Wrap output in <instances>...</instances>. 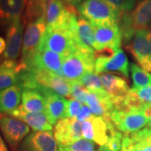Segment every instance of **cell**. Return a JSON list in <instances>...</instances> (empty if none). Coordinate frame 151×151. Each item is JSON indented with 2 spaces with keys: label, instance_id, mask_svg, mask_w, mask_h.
<instances>
[{
  "label": "cell",
  "instance_id": "obj_1",
  "mask_svg": "<svg viewBox=\"0 0 151 151\" xmlns=\"http://www.w3.org/2000/svg\"><path fill=\"white\" fill-rule=\"evenodd\" d=\"M95 50L76 44L71 54L65 58L60 76L70 81H77L86 72L95 71Z\"/></svg>",
  "mask_w": 151,
  "mask_h": 151
},
{
  "label": "cell",
  "instance_id": "obj_2",
  "mask_svg": "<svg viewBox=\"0 0 151 151\" xmlns=\"http://www.w3.org/2000/svg\"><path fill=\"white\" fill-rule=\"evenodd\" d=\"M77 11L92 25L97 26L117 24L121 15L106 0H84L77 6Z\"/></svg>",
  "mask_w": 151,
  "mask_h": 151
},
{
  "label": "cell",
  "instance_id": "obj_3",
  "mask_svg": "<svg viewBox=\"0 0 151 151\" xmlns=\"http://www.w3.org/2000/svg\"><path fill=\"white\" fill-rule=\"evenodd\" d=\"M46 30L44 16L28 23L22 44L21 62L24 64H27L41 50Z\"/></svg>",
  "mask_w": 151,
  "mask_h": 151
},
{
  "label": "cell",
  "instance_id": "obj_4",
  "mask_svg": "<svg viewBox=\"0 0 151 151\" xmlns=\"http://www.w3.org/2000/svg\"><path fill=\"white\" fill-rule=\"evenodd\" d=\"M76 14L74 7L65 4L63 0H46L44 14L46 29L69 30L71 19Z\"/></svg>",
  "mask_w": 151,
  "mask_h": 151
},
{
  "label": "cell",
  "instance_id": "obj_5",
  "mask_svg": "<svg viewBox=\"0 0 151 151\" xmlns=\"http://www.w3.org/2000/svg\"><path fill=\"white\" fill-rule=\"evenodd\" d=\"M95 73L116 71L129 78V60L121 49H103L95 51Z\"/></svg>",
  "mask_w": 151,
  "mask_h": 151
},
{
  "label": "cell",
  "instance_id": "obj_6",
  "mask_svg": "<svg viewBox=\"0 0 151 151\" xmlns=\"http://www.w3.org/2000/svg\"><path fill=\"white\" fill-rule=\"evenodd\" d=\"M117 129L111 120L92 115L82 123V137L100 146H105L110 137L116 134Z\"/></svg>",
  "mask_w": 151,
  "mask_h": 151
},
{
  "label": "cell",
  "instance_id": "obj_7",
  "mask_svg": "<svg viewBox=\"0 0 151 151\" xmlns=\"http://www.w3.org/2000/svg\"><path fill=\"white\" fill-rule=\"evenodd\" d=\"M127 50L137 60L141 68L151 71V30L138 29L127 45Z\"/></svg>",
  "mask_w": 151,
  "mask_h": 151
},
{
  "label": "cell",
  "instance_id": "obj_8",
  "mask_svg": "<svg viewBox=\"0 0 151 151\" xmlns=\"http://www.w3.org/2000/svg\"><path fill=\"white\" fill-rule=\"evenodd\" d=\"M0 129L12 151H18L19 144L29 134L30 128L19 119L0 114Z\"/></svg>",
  "mask_w": 151,
  "mask_h": 151
},
{
  "label": "cell",
  "instance_id": "obj_9",
  "mask_svg": "<svg viewBox=\"0 0 151 151\" xmlns=\"http://www.w3.org/2000/svg\"><path fill=\"white\" fill-rule=\"evenodd\" d=\"M110 119L114 127L124 134H129L144 129L149 123V119L143 111L124 112L113 110Z\"/></svg>",
  "mask_w": 151,
  "mask_h": 151
},
{
  "label": "cell",
  "instance_id": "obj_10",
  "mask_svg": "<svg viewBox=\"0 0 151 151\" xmlns=\"http://www.w3.org/2000/svg\"><path fill=\"white\" fill-rule=\"evenodd\" d=\"M42 48L48 49L66 58L74 51L76 43L68 29H47Z\"/></svg>",
  "mask_w": 151,
  "mask_h": 151
},
{
  "label": "cell",
  "instance_id": "obj_11",
  "mask_svg": "<svg viewBox=\"0 0 151 151\" xmlns=\"http://www.w3.org/2000/svg\"><path fill=\"white\" fill-rule=\"evenodd\" d=\"M92 26L95 35V51L103 49H120L123 38L118 23L103 26Z\"/></svg>",
  "mask_w": 151,
  "mask_h": 151
},
{
  "label": "cell",
  "instance_id": "obj_12",
  "mask_svg": "<svg viewBox=\"0 0 151 151\" xmlns=\"http://www.w3.org/2000/svg\"><path fill=\"white\" fill-rule=\"evenodd\" d=\"M64 60V56L48 49L41 48L35 57L24 65L25 69H41L60 76Z\"/></svg>",
  "mask_w": 151,
  "mask_h": 151
},
{
  "label": "cell",
  "instance_id": "obj_13",
  "mask_svg": "<svg viewBox=\"0 0 151 151\" xmlns=\"http://www.w3.org/2000/svg\"><path fill=\"white\" fill-rule=\"evenodd\" d=\"M54 134L58 145H69L83 139L82 124L76 117L60 119L55 126Z\"/></svg>",
  "mask_w": 151,
  "mask_h": 151
},
{
  "label": "cell",
  "instance_id": "obj_14",
  "mask_svg": "<svg viewBox=\"0 0 151 151\" xmlns=\"http://www.w3.org/2000/svg\"><path fill=\"white\" fill-rule=\"evenodd\" d=\"M19 151H58V143L52 131H34L22 142Z\"/></svg>",
  "mask_w": 151,
  "mask_h": 151
},
{
  "label": "cell",
  "instance_id": "obj_15",
  "mask_svg": "<svg viewBox=\"0 0 151 151\" xmlns=\"http://www.w3.org/2000/svg\"><path fill=\"white\" fill-rule=\"evenodd\" d=\"M24 24L21 18H17L8 27L6 35V50L4 54V60H15L22 50L24 38Z\"/></svg>",
  "mask_w": 151,
  "mask_h": 151
},
{
  "label": "cell",
  "instance_id": "obj_16",
  "mask_svg": "<svg viewBox=\"0 0 151 151\" xmlns=\"http://www.w3.org/2000/svg\"><path fill=\"white\" fill-rule=\"evenodd\" d=\"M86 105L91 108L92 113L105 120H111L110 115L113 111L112 98L104 91H89L86 97Z\"/></svg>",
  "mask_w": 151,
  "mask_h": 151
},
{
  "label": "cell",
  "instance_id": "obj_17",
  "mask_svg": "<svg viewBox=\"0 0 151 151\" xmlns=\"http://www.w3.org/2000/svg\"><path fill=\"white\" fill-rule=\"evenodd\" d=\"M5 115L19 119L29 126L35 132L38 131H51L52 124L45 113H29L24 111L19 106L14 111Z\"/></svg>",
  "mask_w": 151,
  "mask_h": 151
},
{
  "label": "cell",
  "instance_id": "obj_18",
  "mask_svg": "<svg viewBox=\"0 0 151 151\" xmlns=\"http://www.w3.org/2000/svg\"><path fill=\"white\" fill-rule=\"evenodd\" d=\"M40 92L43 94L45 99L46 114L52 125L56 124L60 119H65L67 100L49 89L43 90Z\"/></svg>",
  "mask_w": 151,
  "mask_h": 151
},
{
  "label": "cell",
  "instance_id": "obj_19",
  "mask_svg": "<svg viewBox=\"0 0 151 151\" xmlns=\"http://www.w3.org/2000/svg\"><path fill=\"white\" fill-rule=\"evenodd\" d=\"M25 69L23 62L4 60L0 64V90H4L19 83L20 73Z\"/></svg>",
  "mask_w": 151,
  "mask_h": 151
},
{
  "label": "cell",
  "instance_id": "obj_20",
  "mask_svg": "<svg viewBox=\"0 0 151 151\" xmlns=\"http://www.w3.org/2000/svg\"><path fill=\"white\" fill-rule=\"evenodd\" d=\"M28 0H0V28L9 26L17 18L21 17Z\"/></svg>",
  "mask_w": 151,
  "mask_h": 151
},
{
  "label": "cell",
  "instance_id": "obj_21",
  "mask_svg": "<svg viewBox=\"0 0 151 151\" xmlns=\"http://www.w3.org/2000/svg\"><path fill=\"white\" fill-rule=\"evenodd\" d=\"M103 88L112 99L124 97L129 92L128 83L123 78L110 73H102L100 75Z\"/></svg>",
  "mask_w": 151,
  "mask_h": 151
},
{
  "label": "cell",
  "instance_id": "obj_22",
  "mask_svg": "<svg viewBox=\"0 0 151 151\" xmlns=\"http://www.w3.org/2000/svg\"><path fill=\"white\" fill-rule=\"evenodd\" d=\"M23 87L16 84L0 91V113L4 114L14 111L19 107Z\"/></svg>",
  "mask_w": 151,
  "mask_h": 151
},
{
  "label": "cell",
  "instance_id": "obj_23",
  "mask_svg": "<svg viewBox=\"0 0 151 151\" xmlns=\"http://www.w3.org/2000/svg\"><path fill=\"white\" fill-rule=\"evenodd\" d=\"M20 107L29 113H46L45 97L41 92L35 89H23L22 104Z\"/></svg>",
  "mask_w": 151,
  "mask_h": 151
},
{
  "label": "cell",
  "instance_id": "obj_24",
  "mask_svg": "<svg viewBox=\"0 0 151 151\" xmlns=\"http://www.w3.org/2000/svg\"><path fill=\"white\" fill-rule=\"evenodd\" d=\"M135 29H146L151 23V0L140 1L130 14Z\"/></svg>",
  "mask_w": 151,
  "mask_h": 151
},
{
  "label": "cell",
  "instance_id": "obj_25",
  "mask_svg": "<svg viewBox=\"0 0 151 151\" xmlns=\"http://www.w3.org/2000/svg\"><path fill=\"white\" fill-rule=\"evenodd\" d=\"M131 76L133 80L132 89H139L142 87L151 86V74L139 67L134 63L130 65Z\"/></svg>",
  "mask_w": 151,
  "mask_h": 151
},
{
  "label": "cell",
  "instance_id": "obj_26",
  "mask_svg": "<svg viewBox=\"0 0 151 151\" xmlns=\"http://www.w3.org/2000/svg\"><path fill=\"white\" fill-rule=\"evenodd\" d=\"M89 91H104L100 76L94 72H86L77 80Z\"/></svg>",
  "mask_w": 151,
  "mask_h": 151
},
{
  "label": "cell",
  "instance_id": "obj_27",
  "mask_svg": "<svg viewBox=\"0 0 151 151\" xmlns=\"http://www.w3.org/2000/svg\"><path fill=\"white\" fill-rule=\"evenodd\" d=\"M58 151H96V144L81 139L69 145H58Z\"/></svg>",
  "mask_w": 151,
  "mask_h": 151
},
{
  "label": "cell",
  "instance_id": "obj_28",
  "mask_svg": "<svg viewBox=\"0 0 151 151\" xmlns=\"http://www.w3.org/2000/svg\"><path fill=\"white\" fill-rule=\"evenodd\" d=\"M70 86H71V92L70 97L79 101L82 104H85L88 90L85 86H82L78 81H70Z\"/></svg>",
  "mask_w": 151,
  "mask_h": 151
},
{
  "label": "cell",
  "instance_id": "obj_29",
  "mask_svg": "<svg viewBox=\"0 0 151 151\" xmlns=\"http://www.w3.org/2000/svg\"><path fill=\"white\" fill-rule=\"evenodd\" d=\"M116 10L123 14L129 13L134 7L136 0H106Z\"/></svg>",
  "mask_w": 151,
  "mask_h": 151
},
{
  "label": "cell",
  "instance_id": "obj_30",
  "mask_svg": "<svg viewBox=\"0 0 151 151\" xmlns=\"http://www.w3.org/2000/svg\"><path fill=\"white\" fill-rule=\"evenodd\" d=\"M121 151H151V144L146 142L131 143L123 139Z\"/></svg>",
  "mask_w": 151,
  "mask_h": 151
},
{
  "label": "cell",
  "instance_id": "obj_31",
  "mask_svg": "<svg viewBox=\"0 0 151 151\" xmlns=\"http://www.w3.org/2000/svg\"><path fill=\"white\" fill-rule=\"evenodd\" d=\"M123 139L124 134H122L120 131H118L116 134L110 137L109 140L105 146L110 151H121L123 147Z\"/></svg>",
  "mask_w": 151,
  "mask_h": 151
},
{
  "label": "cell",
  "instance_id": "obj_32",
  "mask_svg": "<svg viewBox=\"0 0 151 151\" xmlns=\"http://www.w3.org/2000/svg\"><path fill=\"white\" fill-rule=\"evenodd\" d=\"M83 104L76 99H70L67 100L66 104V110H65V119L69 118L72 119L77 116V114L80 113Z\"/></svg>",
  "mask_w": 151,
  "mask_h": 151
},
{
  "label": "cell",
  "instance_id": "obj_33",
  "mask_svg": "<svg viewBox=\"0 0 151 151\" xmlns=\"http://www.w3.org/2000/svg\"><path fill=\"white\" fill-rule=\"evenodd\" d=\"M132 90L136 93L137 97L139 98V100L144 104L151 105V86L142 87L139 89H132Z\"/></svg>",
  "mask_w": 151,
  "mask_h": 151
},
{
  "label": "cell",
  "instance_id": "obj_34",
  "mask_svg": "<svg viewBox=\"0 0 151 151\" xmlns=\"http://www.w3.org/2000/svg\"><path fill=\"white\" fill-rule=\"evenodd\" d=\"M92 116V112L91 110V108H89L86 104H83L82 108H81L80 113L77 114V116L76 117V119L80 122H84L87 119H89L90 117Z\"/></svg>",
  "mask_w": 151,
  "mask_h": 151
},
{
  "label": "cell",
  "instance_id": "obj_35",
  "mask_svg": "<svg viewBox=\"0 0 151 151\" xmlns=\"http://www.w3.org/2000/svg\"><path fill=\"white\" fill-rule=\"evenodd\" d=\"M6 45L7 44H6L5 40L0 36V55L3 54L4 52H5Z\"/></svg>",
  "mask_w": 151,
  "mask_h": 151
},
{
  "label": "cell",
  "instance_id": "obj_36",
  "mask_svg": "<svg viewBox=\"0 0 151 151\" xmlns=\"http://www.w3.org/2000/svg\"><path fill=\"white\" fill-rule=\"evenodd\" d=\"M65 2V4H69V5L71 6H75V5H79L81 3H82L84 0H63Z\"/></svg>",
  "mask_w": 151,
  "mask_h": 151
},
{
  "label": "cell",
  "instance_id": "obj_37",
  "mask_svg": "<svg viewBox=\"0 0 151 151\" xmlns=\"http://www.w3.org/2000/svg\"><path fill=\"white\" fill-rule=\"evenodd\" d=\"M0 151H9L4 141L1 137V135H0Z\"/></svg>",
  "mask_w": 151,
  "mask_h": 151
},
{
  "label": "cell",
  "instance_id": "obj_38",
  "mask_svg": "<svg viewBox=\"0 0 151 151\" xmlns=\"http://www.w3.org/2000/svg\"><path fill=\"white\" fill-rule=\"evenodd\" d=\"M96 151H110V150H108L106 146H100V147H99V149Z\"/></svg>",
  "mask_w": 151,
  "mask_h": 151
},
{
  "label": "cell",
  "instance_id": "obj_39",
  "mask_svg": "<svg viewBox=\"0 0 151 151\" xmlns=\"http://www.w3.org/2000/svg\"><path fill=\"white\" fill-rule=\"evenodd\" d=\"M147 126H148V127H151V117L150 119V120H149V123L147 124Z\"/></svg>",
  "mask_w": 151,
  "mask_h": 151
}]
</instances>
